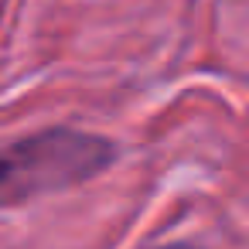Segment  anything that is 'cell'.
Returning a JSON list of instances; mask_svg holds the SVG:
<instances>
[{
    "mask_svg": "<svg viewBox=\"0 0 249 249\" xmlns=\"http://www.w3.org/2000/svg\"><path fill=\"white\" fill-rule=\"evenodd\" d=\"M113 164V140L72 126H52L4 143L0 147V212L86 184Z\"/></svg>",
    "mask_w": 249,
    "mask_h": 249,
    "instance_id": "obj_1",
    "label": "cell"
}]
</instances>
